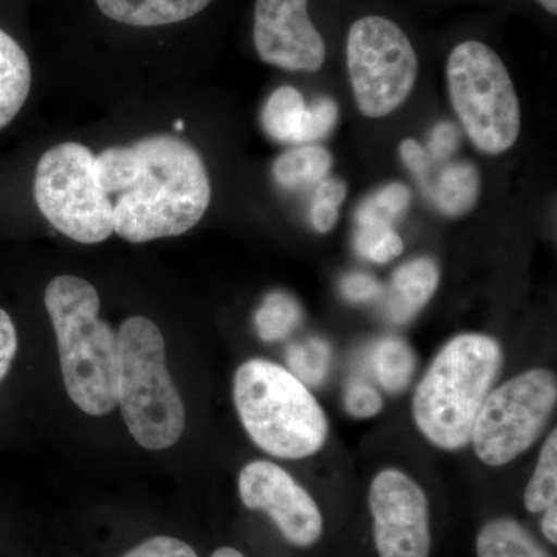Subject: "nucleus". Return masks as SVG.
Returning <instances> with one entry per match:
<instances>
[{"instance_id": "1", "label": "nucleus", "mask_w": 557, "mask_h": 557, "mask_svg": "<svg viewBox=\"0 0 557 557\" xmlns=\"http://www.w3.org/2000/svg\"><path fill=\"white\" fill-rule=\"evenodd\" d=\"M98 183L116 194L115 233L132 244L180 236L211 203V183L200 153L183 139L159 135L95 157Z\"/></svg>"}, {"instance_id": "2", "label": "nucleus", "mask_w": 557, "mask_h": 557, "mask_svg": "<svg viewBox=\"0 0 557 557\" xmlns=\"http://www.w3.org/2000/svg\"><path fill=\"white\" fill-rule=\"evenodd\" d=\"M69 397L101 417L119 406V335L100 319V296L90 282L58 276L46 289Z\"/></svg>"}, {"instance_id": "3", "label": "nucleus", "mask_w": 557, "mask_h": 557, "mask_svg": "<svg viewBox=\"0 0 557 557\" xmlns=\"http://www.w3.org/2000/svg\"><path fill=\"white\" fill-rule=\"evenodd\" d=\"M502 362L500 344L480 333L458 335L440 350L418 384L412 405L417 428L432 445L456 450L471 442Z\"/></svg>"}, {"instance_id": "4", "label": "nucleus", "mask_w": 557, "mask_h": 557, "mask_svg": "<svg viewBox=\"0 0 557 557\" xmlns=\"http://www.w3.org/2000/svg\"><path fill=\"white\" fill-rule=\"evenodd\" d=\"M234 403L249 438L270 456L299 460L329 437L324 410L302 381L267 359H249L234 376Z\"/></svg>"}, {"instance_id": "5", "label": "nucleus", "mask_w": 557, "mask_h": 557, "mask_svg": "<svg viewBox=\"0 0 557 557\" xmlns=\"http://www.w3.org/2000/svg\"><path fill=\"white\" fill-rule=\"evenodd\" d=\"M116 399L139 446L171 448L185 429V406L166 366V346L156 322L132 317L120 325Z\"/></svg>"}, {"instance_id": "6", "label": "nucleus", "mask_w": 557, "mask_h": 557, "mask_svg": "<svg viewBox=\"0 0 557 557\" xmlns=\"http://www.w3.org/2000/svg\"><path fill=\"white\" fill-rule=\"evenodd\" d=\"M450 102L468 137L482 152L498 156L520 134V106L504 62L485 44L467 40L450 51Z\"/></svg>"}, {"instance_id": "7", "label": "nucleus", "mask_w": 557, "mask_h": 557, "mask_svg": "<svg viewBox=\"0 0 557 557\" xmlns=\"http://www.w3.org/2000/svg\"><path fill=\"white\" fill-rule=\"evenodd\" d=\"M35 199L44 218L79 244H100L115 233L113 201L98 183L95 156L78 143H62L40 157Z\"/></svg>"}, {"instance_id": "8", "label": "nucleus", "mask_w": 557, "mask_h": 557, "mask_svg": "<svg viewBox=\"0 0 557 557\" xmlns=\"http://www.w3.org/2000/svg\"><path fill=\"white\" fill-rule=\"evenodd\" d=\"M556 375L531 369L490 392L480 409L471 442L480 461L504 467L541 437L556 408Z\"/></svg>"}, {"instance_id": "9", "label": "nucleus", "mask_w": 557, "mask_h": 557, "mask_svg": "<svg viewBox=\"0 0 557 557\" xmlns=\"http://www.w3.org/2000/svg\"><path fill=\"white\" fill-rule=\"evenodd\" d=\"M347 67L359 110L369 119H381L409 97L418 60L408 36L394 21L366 16L348 32Z\"/></svg>"}, {"instance_id": "10", "label": "nucleus", "mask_w": 557, "mask_h": 557, "mask_svg": "<svg viewBox=\"0 0 557 557\" xmlns=\"http://www.w3.org/2000/svg\"><path fill=\"white\" fill-rule=\"evenodd\" d=\"M369 507L380 557H429V502L408 474L381 471L370 485Z\"/></svg>"}, {"instance_id": "11", "label": "nucleus", "mask_w": 557, "mask_h": 557, "mask_svg": "<svg viewBox=\"0 0 557 557\" xmlns=\"http://www.w3.org/2000/svg\"><path fill=\"white\" fill-rule=\"evenodd\" d=\"M240 500L249 509L267 512L295 547L317 544L324 520L313 497L285 469L271 461H251L239 475Z\"/></svg>"}, {"instance_id": "12", "label": "nucleus", "mask_w": 557, "mask_h": 557, "mask_svg": "<svg viewBox=\"0 0 557 557\" xmlns=\"http://www.w3.org/2000/svg\"><path fill=\"white\" fill-rule=\"evenodd\" d=\"M255 46L260 60L289 72H318L325 44L309 16V0H256Z\"/></svg>"}, {"instance_id": "13", "label": "nucleus", "mask_w": 557, "mask_h": 557, "mask_svg": "<svg viewBox=\"0 0 557 557\" xmlns=\"http://www.w3.org/2000/svg\"><path fill=\"white\" fill-rule=\"evenodd\" d=\"M338 106L321 98L307 106L293 87H278L263 108L262 123L267 134L281 143H311L327 137L338 123Z\"/></svg>"}, {"instance_id": "14", "label": "nucleus", "mask_w": 557, "mask_h": 557, "mask_svg": "<svg viewBox=\"0 0 557 557\" xmlns=\"http://www.w3.org/2000/svg\"><path fill=\"white\" fill-rule=\"evenodd\" d=\"M209 3L211 0H97L104 16L132 27H160L188 21Z\"/></svg>"}, {"instance_id": "15", "label": "nucleus", "mask_w": 557, "mask_h": 557, "mask_svg": "<svg viewBox=\"0 0 557 557\" xmlns=\"http://www.w3.org/2000/svg\"><path fill=\"white\" fill-rule=\"evenodd\" d=\"M438 269L431 259H416L405 263L392 277L388 317L406 322L423 309L438 287Z\"/></svg>"}, {"instance_id": "16", "label": "nucleus", "mask_w": 557, "mask_h": 557, "mask_svg": "<svg viewBox=\"0 0 557 557\" xmlns=\"http://www.w3.org/2000/svg\"><path fill=\"white\" fill-rule=\"evenodd\" d=\"M32 87L27 53L9 33L0 30V129L24 108Z\"/></svg>"}, {"instance_id": "17", "label": "nucleus", "mask_w": 557, "mask_h": 557, "mask_svg": "<svg viewBox=\"0 0 557 557\" xmlns=\"http://www.w3.org/2000/svg\"><path fill=\"white\" fill-rule=\"evenodd\" d=\"M479 557H549L547 549L518 520H490L478 534Z\"/></svg>"}, {"instance_id": "18", "label": "nucleus", "mask_w": 557, "mask_h": 557, "mask_svg": "<svg viewBox=\"0 0 557 557\" xmlns=\"http://www.w3.org/2000/svg\"><path fill=\"white\" fill-rule=\"evenodd\" d=\"M329 150L319 146H304L287 150L274 163V178L282 188L296 189L322 182L332 168Z\"/></svg>"}, {"instance_id": "19", "label": "nucleus", "mask_w": 557, "mask_h": 557, "mask_svg": "<svg viewBox=\"0 0 557 557\" xmlns=\"http://www.w3.org/2000/svg\"><path fill=\"white\" fill-rule=\"evenodd\" d=\"M479 193L478 170L469 163H457L446 168L440 175L434 200L443 214L458 218L475 207Z\"/></svg>"}, {"instance_id": "20", "label": "nucleus", "mask_w": 557, "mask_h": 557, "mask_svg": "<svg viewBox=\"0 0 557 557\" xmlns=\"http://www.w3.org/2000/svg\"><path fill=\"white\" fill-rule=\"evenodd\" d=\"M372 364L381 386L392 394H398L412 380L416 355L405 341L386 338L376 344Z\"/></svg>"}, {"instance_id": "21", "label": "nucleus", "mask_w": 557, "mask_h": 557, "mask_svg": "<svg viewBox=\"0 0 557 557\" xmlns=\"http://www.w3.org/2000/svg\"><path fill=\"white\" fill-rule=\"evenodd\" d=\"M302 321V310L292 296L274 292L267 296L256 313L260 339L276 343L285 339Z\"/></svg>"}, {"instance_id": "22", "label": "nucleus", "mask_w": 557, "mask_h": 557, "mask_svg": "<svg viewBox=\"0 0 557 557\" xmlns=\"http://www.w3.org/2000/svg\"><path fill=\"white\" fill-rule=\"evenodd\" d=\"M557 502V432L552 434L542 446L541 456L533 478L525 491V508L530 512H542Z\"/></svg>"}, {"instance_id": "23", "label": "nucleus", "mask_w": 557, "mask_h": 557, "mask_svg": "<svg viewBox=\"0 0 557 557\" xmlns=\"http://www.w3.org/2000/svg\"><path fill=\"white\" fill-rule=\"evenodd\" d=\"M332 351L325 341L311 338L293 344L287 350L289 372L306 386H319L327 376Z\"/></svg>"}, {"instance_id": "24", "label": "nucleus", "mask_w": 557, "mask_h": 557, "mask_svg": "<svg viewBox=\"0 0 557 557\" xmlns=\"http://www.w3.org/2000/svg\"><path fill=\"white\" fill-rule=\"evenodd\" d=\"M355 248L362 258L375 263H387L401 255L405 244L387 223L359 222Z\"/></svg>"}, {"instance_id": "25", "label": "nucleus", "mask_w": 557, "mask_h": 557, "mask_svg": "<svg viewBox=\"0 0 557 557\" xmlns=\"http://www.w3.org/2000/svg\"><path fill=\"white\" fill-rule=\"evenodd\" d=\"M410 190L399 183L380 189L358 208L357 222H383L392 225L408 211Z\"/></svg>"}, {"instance_id": "26", "label": "nucleus", "mask_w": 557, "mask_h": 557, "mask_svg": "<svg viewBox=\"0 0 557 557\" xmlns=\"http://www.w3.org/2000/svg\"><path fill=\"white\" fill-rule=\"evenodd\" d=\"M123 557H199L186 542L171 536L146 539Z\"/></svg>"}, {"instance_id": "27", "label": "nucleus", "mask_w": 557, "mask_h": 557, "mask_svg": "<svg viewBox=\"0 0 557 557\" xmlns=\"http://www.w3.org/2000/svg\"><path fill=\"white\" fill-rule=\"evenodd\" d=\"M344 403L347 412L357 418L375 417L383 409V398L375 388L366 383L350 384Z\"/></svg>"}, {"instance_id": "28", "label": "nucleus", "mask_w": 557, "mask_h": 557, "mask_svg": "<svg viewBox=\"0 0 557 557\" xmlns=\"http://www.w3.org/2000/svg\"><path fill=\"white\" fill-rule=\"evenodd\" d=\"M16 351L17 333L13 319L5 310L0 309V381L9 375Z\"/></svg>"}, {"instance_id": "29", "label": "nucleus", "mask_w": 557, "mask_h": 557, "mask_svg": "<svg viewBox=\"0 0 557 557\" xmlns=\"http://www.w3.org/2000/svg\"><path fill=\"white\" fill-rule=\"evenodd\" d=\"M343 295L354 302H366L380 296L381 285L372 276L362 273L348 274L341 284Z\"/></svg>"}, {"instance_id": "30", "label": "nucleus", "mask_w": 557, "mask_h": 557, "mask_svg": "<svg viewBox=\"0 0 557 557\" xmlns=\"http://www.w3.org/2000/svg\"><path fill=\"white\" fill-rule=\"evenodd\" d=\"M458 146V131L454 124L442 123L435 127L432 134L431 143H429V153L432 159L445 160L448 159L450 153L457 149Z\"/></svg>"}, {"instance_id": "31", "label": "nucleus", "mask_w": 557, "mask_h": 557, "mask_svg": "<svg viewBox=\"0 0 557 557\" xmlns=\"http://www.w3.org/2000/svg\"><path fill=\"white\" fill-rule=\"evenodd\" d=\"M399 152H401V159L405 161L406 166L420 180L421 186L426 188L429 170L428 156L424 149L421 148L420 143L412 138L405 139L401 146H399Z\"/></svg>"}, {"instance_id": "32", "label": "nucleus", "mask_w": 557, "mask_h": 557, "mask_svg": "<svg viewBox=\"0 0 557 557\" xmlns=\"http://www.w3.org/2000/svg\"><path fill=\"white\" fill-rule=\"evenodd\" d=\"M338 208L327 200L314 197L313 207H311V223L318 233L325 234L335 228L339 218Z\"/></svg>"}, {"instance_id": "33", "label": "nucleus", "mask_w": 557, "mask_h": 557, "mask_svg": "<svg viewBox=\"0 0 557 557\" xmlns=\"http://www.w3.org/2000/svg\"><path fill=\"white\" fill-rule=\"evenodd\" d=\"M318 199L327 200L330 203L343 205L347 197V183L341 178H329L319 185L317 190Z\"/></svg>"}, {"instance_id": "34", "label": "nucleus", "mask_w": 557, "mask_h": 557, "mask_svg": "<svg viewBox=\"0 0 557 557\" xmlns=\"http://www.w3.org/2000/svg\"><path fill=\"white\" fill-rule=\"evenodd\" d=\"M542 533L553 545L557 544V504L545 509L544 518H542Z\"/></svg>"}, {"instance_id": "35", "label": "nucleus", "mask_w": 557, "mask_h": 557, "mask_svg": "<svg viewBox=\"0 0 557 557\" xmlns=\"http://www.w3.org/2000/svg\"><path fill=\"white\" fill-rule=\"evenodd\" d=\"M211 557H245V556L242 555L240 552H237L236 548L222 547V548L215 549V552L212 553Z\"/></svg>"}, {"instance_id": "36", "label": "nucleus", "mask_w": 557, "mask_h": 557, "mask_svg": "<svg viewBox=\"0 0 557 557\" xmlns=\"http://www.w3.org/2000/svg\"><path fill=\"white\" fill-rule=\"evenodd\" d=\"M548 13L557 14V0H537Z\"/></svg>"}]
</instances>
